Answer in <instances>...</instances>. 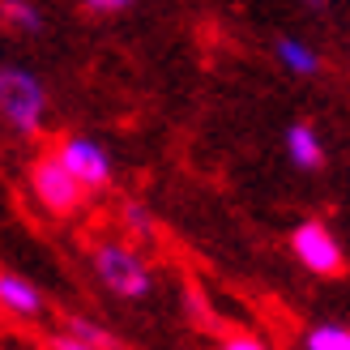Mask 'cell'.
<instances>
[{
	"mask_svg": "<svg viewBox=\"0 0 350 350\" xmlns=\"http://www.w3.org/2000/svg\"><path fill=\"white\" fill-rule=\"evenodd\" d=\"M286 159L299 167V171H321V167H325L321 133L312 129V124H291V129H286Z\"/></svg>",
	"mask_w": 350,
	"mask_h": 350,
	"instance_id": "52a82bcc",
	"label": "cell"
},
{
	"mask_svg": "<svg viewBox=\"0 0 350 350\" xmlns=\"http://www.w3.org/2000/svg\"><path fill=\"white\" fill-rule=\"evenodd\" d=\"M120 226H124V235L129 239H150L154 235V214H150V205L146 201H120Z\"/></svg>",
	"mask_w": 350,
	"mask_h": 350,
	"instance_id": "9c48e42d",
	"label": "cell"
},
{
	"mask_svg": "<svg viewBox=\"0 0 350 350\" xmlns=\"http://www.w3.org/2000/svg\"><path fill=\"white\" fill-rule=\"evenodd\" d=\"M291 252H295V260H299L312 278H338V273H346V252H342L338 235L329 231L321 218H308V222L295 226V231H291Z\"/></svg>",
	"mask_w": 350,
	"mask_h": 350,
	"instance_id": "277c9868",
	"label": "cell"
},
{
	"mask_svg": "<svg viewBox=\"0 0 350 350\" xmlns=\"http://www.w3.org/2000/svg\"><path fill=\"white\" fill-rule=\"evenodd\" d=\"M218 350H273V346H265V342L252 338V334H226Z\"/></svg>",
	"mask_w": 350,
	"mask_h": 350,
	"instance_id": "4fadbf2b",
	"label": "cell"
},
{
	"mask_svg": "<svg viewBox=\"0 0 350 350\" xmlns=\"http://www.w3.org/2000/svg\"><path fill=\"white\" fill-rule=\"evenodd\" d=\"M81 5L90 9V13H103V17H111V13H124V9L133 5V0H81Z\"/></svg>",
	"mask_w": 350,
	"mask_h": 350,
	"instance_id": "9a60e30c",
	"label": "cell"
},
{
	"mask_svg": "<svg viewBox=\"0 0 350 350\" xmlns=\"http://www.w3.org/2000/svg\"><path fill=\"white\" fill-rule=\"evenodd\" d=\"M30 197L39 201L47 214L68 218V214H77V209L85 205L90 188L60 163V154H43V159L30 163Z\"/></svg>",
	"mask_w": 350,
	"mask_h": 350,
	"instance_id": "3957f363",
	"label": "cell"
},
{
	"mask_svg": "<svg viewBox=\"0 0 350 350\" xmlns=\"http://www.w3.org/2000/svg\"><path fill=\"white\" fill-rule=\"evenodd\" d=\"M64 329H68L73 338L90 342L94 350H120V342H116V338H111V334H107L103 325H94L90 317H64Z\"/></svg>",
	"mask_w": 350,
	"mask_h": 350,
	"instance_id": "7c38bea8",
	"label": "cell"
},
{
	"mask_svg": "<svg viewBox=\"0 0 350 350\" xmlns=\"http://www.w3.org/2000/svg\"><path fill=\"white\" fill-rule=\"evenodd\" d=\"M0 308L17 321H30L43 312V291L30 282V278L13 273V269H0Z\"/></svg>",
	"mask_w": 350,
	"mask_h": 350,
	"instance_id": "8992f818",
	"label": "cell"
},
{
	"mask_svg": "<svg viewBox=\"0 0 350 350\" xmlns=\"http://www.w3.org/2000/svg\"><path fill=\"white\" fill-rule=\"evenodd\" d=\"M0 17H5V26L22 30V34H39L43 30V13L30 5V0H0Z\"/></svg>",
	"mask_w": 350,
	"mask_h": 350,
	"instance_id": "30bf717a",
	"label": "cell"
},
{
	"mask_svg": "<svg viewBox=\"0 0 350 350\" xmlns=\"http://www.w3.org/2000/svg\"><path fill=\"white\" fill-rule=\"evenodd\" d=\"M90 265L98 273V282L120 299H146L154 291V273L146 265V256L129 239H98L90 248Z\"/></svg>",
	"mask_w": 350,
	"mask_h": 350,
	"instance_id": "6da1fadb",
	"label": "cell"
},
{
	"mask_svg": "<svg viewBox=\"0 0 350 350\" xmlns=\"http://www.w3.org/2000/svg\"><path fill=\"white\" fill-rule=\"evenodd\" d=\"M0 116L17 137H39L47 116V90L30 68L22 64L0 68Z\"/></svg>",
	"mask_w": 350,
	"mask_h": 350,
	"instance_id": "7a4b0ae2",
	"label": "cell"
},
{
	"mask_svg": "<svg viewBox=\"0 0 350 350\" xmlns=\"http://www.w3.org/2000/svg\"><path fill=\"white\" fill-rule=\"evenodd\" d=\"M278 64L282 68H291L295 77H312V73H321V56L312 51L308 43H299V39H278Z\"/></svg>",
	"mask_w": 350,
	"mask_h": 350,
	"instance_id": "ba28073f",
	"label": "cell"
},
{
	"mask_svg": "<svg viewBox=\"0 0 350 350\" xmlns=\"http://www.w3.org/2000/svg\"><path fill=\"white\" fill-rule=\"evenodd\" d=\"M304 350H350L346 325H312L304 334Z\"/></svg>",
	"mask_w": 350,
	"mask_h": 350,
	"instance_id": "8fae6325",
	"label": "cell"
},
{
	"mask_svg": "<svg viewBox=\"0 0 350 350\" xmlns=\"http://www.w3.org/2000/svg\"><path fill=\"white\" fill-rule=\"evenodd\" d=\"M188 312H192V321H197V325H214V317H209V308H205L197 286H188Z\"/></svg>",
	"mask_w": 350,
	"mask_h": 350,
	"instance_id": "5bb4252c",
	"label": "cell"
},
{
	"mask_svg": "<svg viewBox=\"0 0 350 350\" xmlns=\"http://www.w3.org/2000/svg\"><path fill=\"white\" fill-rule=\"evenodd\" d=\"M56 154H60V163L77 175V180L90 188V192H103L111 180H116V167H111V154L103 150L98 142H90V137H77V133H68V137H60V146H56Z\"/></svg>",
	"mask_w": 350,
	"mask_h": 350,
	"instance_id": "5b68a950",
	"label": "cell"
}]
</instances>
